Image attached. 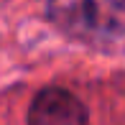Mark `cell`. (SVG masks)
Listing matches in <instances>:
<instances>
[{
    "instance_id": "obj_1",
    "label": "cell",
    "mask_w": 125,
    "mask_h": 125,
    "mask_svg": "<svg viewBox=\"0 0 125 125\" xmlns=\"http://www.w3.org/2000/svg\"><path fill=\"white\" fill-rule=\"evenodd\" d=\"M49 18L69 38L105 46L125 33V0H49Z\"/></svg>"
},
{
    "instance_id": "obj_2",
    "label": "cell",
    "mask_w": 125,
    "mask_h": 125,
    "mask_svg": "<svg viewBox=\"0 0 125 125\" xmlns=\"http://www.w3.org/2000/svg\"><path fill=\"white\" fill-rule=\"evenodd\" d=\"M28 125H87V107L64 87H46L28 107Z\"/></svg>"
}]
</instances>
